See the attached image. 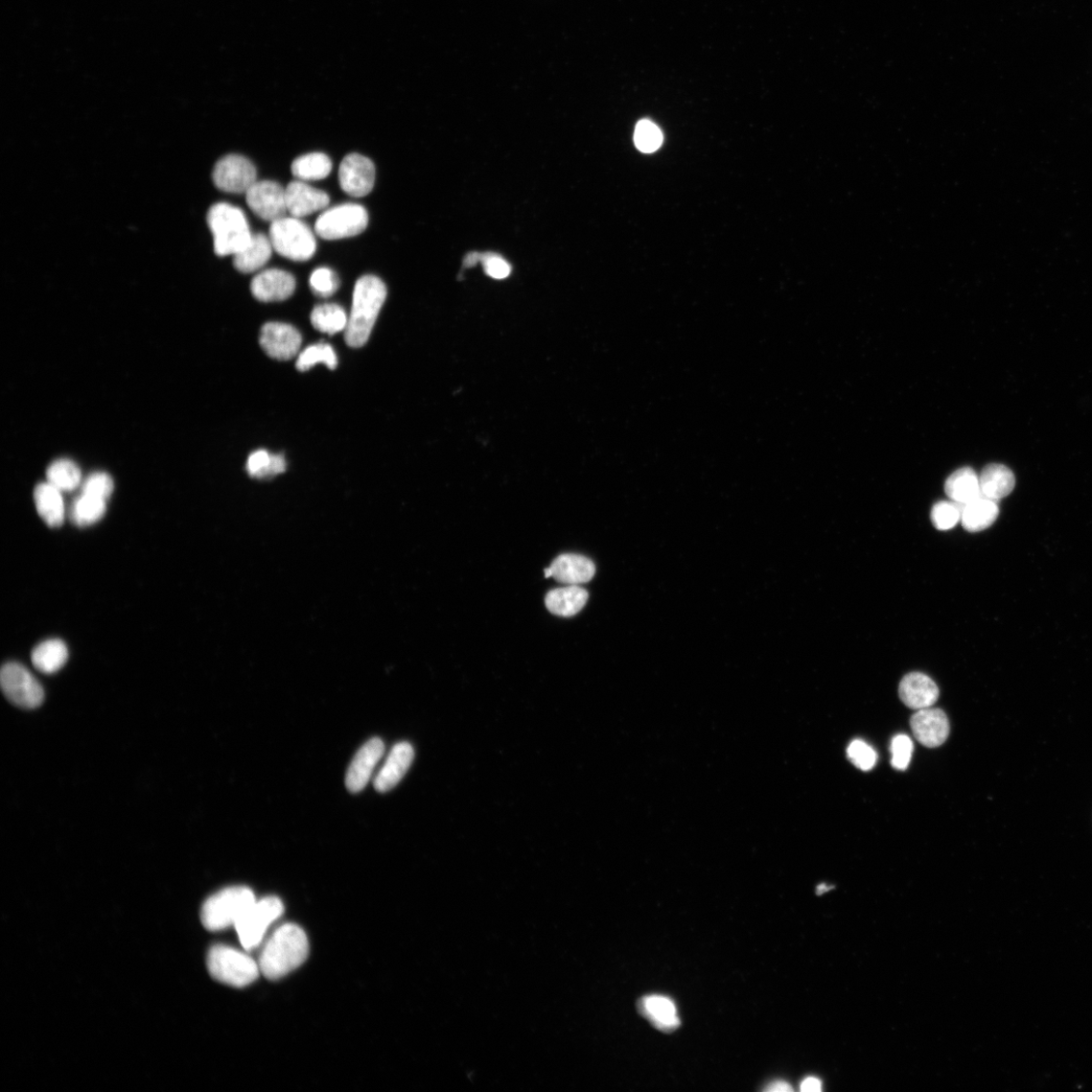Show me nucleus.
Segmentation results:
<instances>
[{
    "mask_svg": "<svg viewBox=\"0 0 1092 1092\" xmlns=\"http://www.w3.org/2000/svg\"><path fill=\"white\" fill-rule=\"evenodd\" d=\"M376 168L374 162L358 153L347 155L339 168V183L342 191L355 198L367 196L375 187Z\"/></svg>",
    "mask_w": 1092,
    "mask_h": 1092,
    "instance_id": "nucleus-12",
    "label": "nucleus"
},
{
    "mask_svg": "<svg viewBox=\"0 0 1092 1092\" xmlns=\"http://www.w3.org/2000/svg\"><path fill=\"white\" fill-rule=\"evenodd\" d=\"M847 754L857 768L862 771L872 770L878 759L876 751L861 739L852 741Z\"/></svg>",
    "mask_w": 1092,
    "mask_h": 1092,
    "instance_id": "nucleus-38",
    "label": "nucleus"
},
{
    "mask_svg": "<svg viewBox=\"0 0 1092 1092\" xmlns=\"http://www.w3.org/2000/svg\"><path fill=\"white\" fill-rule=\"evenodd\" d=\"M245 195L250 210L265 221L272 223L288 213L286 189L280 183L257 181Z\"/></svg>",
    "mask_w": 1092,
    "mask_h": 1092,
    "instance_id": "nucleus-11",
    "label": "nucleus"
},
{
    "mask_svg": "<svg viewBox=\"0 0 1092 1092\" xmlns=\"http://www.w3.org/2000/svg\"><path fill=\"white\" fill-rule=\"evenodd\" d=\"M47 479L61 492H71L80 484L81 472L75 461L61 458L50 464Z\"/></svg>",
    "mask_w": 1092,
    "mask_h": 1092,
    "instance_id": "nucleus-32",
    "label": "nucleus"
},
{
    "mask_svg": "<svg viewBox=\"0 0 1092 1092\" xmlns=\"http://www.w3.org/2000/svg\"><path fill=\"white\" fill-rule=\"evenodd\" d=\"M891 764L896 770L908 769L914 752V743L910 736L905 734L895 735L891 741Z\"/></svg>",
    "mask_w": 1092,
    "mask_h": 1092,
    "instance_id": "nucleus-39",
    "label": "nucleus"
},
{
    "mask_svg": "<svg viewBox=\"0 0 1092 1092\" xmlns=\"http://www.w3.org/2000/svg\"><path fill=\"white\" fill-rule=\"evenodd\" d=\"M640 1013L652 1025L665 1033L675 1031L680 1026L675 1005L669 997L662 995L645 996L639 1003Z\"/></svg>",
    "mask_w": 1092,
    "mask_h": 1092,
    "instance_id": "nucleus-21",
    "label": "nucleus"
},
{
    "mask_svg": "<svg viewBox=\"0 0 1092 1092\" xmlns=\"http://www.w3.org/2000/svg\"><path fill=\"white\" fill-rule=\"evenodd\" d=\"M831 889H832V888H828V887H827V886H826V885H822V886H820V887L818 888V889H817V893L821 895V894H823V893H825V892H827V891H828V890H830Z\"/></svg>",
    "mask_w": 1092,
    "mask_h": 1092,
    "instance_id": "nucleus-45",
    "label": "nucleus"
},
{
    "mask_svg": "<svg viewBox=\"0 0 1092 1092\" xmlns=\"http://www.w3.org/2000/svg\"><path fill=\"white\" fill-rule=\"evenodd\" d=\"M269 238L273 249L293 262H307L317 250L312 230L295 217H284L271 223Z\"/></svg>",
    "mask_w": 1092,
    "mask_h": 1092,
    "instance_id": "nucleus-6",
    "label": "nucleus"
},
{
    "mask_svg": "<svg viewBox=\"0 0 1092 1092\" xmlns=\"http://www.w3.org/2000/svg\"><path fill=\"white\" fill-rule=\"evenodd\" d=\"M549 568L556 580L568 585L587 583L596 573V567L588 557L574 553L557 556Z\"/></svg>",
    "mask_w": 1092,
    "mask_h": 1092,
    "instance_id": "nucleus-20",
    "label": "nucleus"
},
{
    "mask_svg": "<svg viewBox=\"0 0 1092 1092\" xmlns=\"http://www.w3.org/2000/svg\"><path fill=\"white\" fill-rule=\"evenodd\" d=\"M980 484L983 496L998 501L1013 492L1015 478L1004 464L991 463L983 471Z\"/></svg>",
    "mask_w": 1092,
    "mask_h": 1092,
    "instance_id": "nucleus-26",
    "label": "nucleus"
},
{
    "mask_svg": "<svg viewBox=\"0 0 1092 1092\" xmlns=\"http://www.w3.org/2000/svg\"><path fill=\"white\" fill-rule=\"evenodd\" d=\"M413 760L414 749L409 742L394 745L375 777L377 792L387 793L396 787L408 772Z\"/></svg>",
    "mask_w": 1092,
    "mask_h": 1092,
    "instance_id": "nucleus-18",
    "label": "nucleus"
},
{
    "mask_svg": "<svg viewBox=\"0 0 1092 1092\" xmlns=\"http://www.w3.org/2000/svg\"><path fill=\"white\" fill-rule=\"evenodd\" d=\"M250 290L255 298L265 303L288 299L296 291L292 273L282 269H266L254 276Z\"/></svg>",
    "mask_w": 1092,
    "mask_h": 1092,
    "instance_id": "nucleus-16",
    "label": "nucleus"
},
{
    "mask_svg": "<svg viewBox=\"0 0 1092 1092\" xmlns=\"http://www.w3.org/2000/svg\"><path fill=\"white\" fill-rule=\"evenodd\" d=\"M318 363H323L329 369L337 367V356L330 344L321 342L307 347L298 355L296 365L297 370L307 371Z\"/></svg>",
    "mask_w": 1092,
    "mask_h": 1092,
    "instance_id": "nucleus-34",
    "label": "nucleus"
},
{
    "mask_svg": "<svg viewBox=\"0 0 1092 1092\" xmlns=\"http://www.w3.org/2000/svg\"><path fill=\"white\" fill-rule=\"evenodd\" d=\"M386 297L387 288L381 278L375 275L359 278L355 286L352 312L344 331L348 345L359 348L366 344Z\"/></svg>",
    "mask_w": 1092,
    "mask_h": 1092,
    "instance_id": "nucleus-2",
    "label": "nucleus"
},
{
    "mask_svg": "<svg viewBox=\"0 0 1092 1092\" xmlns=\"http://www.w3.org/2000/svg\"><path fill=\"white\" fill-rule=\"evenodd\" d=\"M481 262L484 265L485 273L496 278V280H503V278H506L511 273L510 265L497 254H483Z\"/></svg>",
    "mask_w": 1092,
    "mask_h": 1092,
    "instance_id": "nucleus-41",
    "label": "nucleus"
},
{
    "mask_svg": "<svg viewBox=\"0 0 1092 1092\" xmlns=\"http://www.w3.org/2000/svg\"><path fill=\"white\" fill-rule=\"evenodd\" d=\"M939 695L937 684L922 672L908 673L899 685L901 702L915 710L932 707L938 702Z\"/></svg>",
    "mask_w": 1092,
    "mask_h": 1092,
    "instance_id": "nucleus-19",
    "label": "nucleus"
},
{
    "mask_svg": "<svg viewBox=\"0 0 1092 1092\" xmlns=\"http://www.w3.org/2000/svg\"><path fill=\"white\" fill-rule=\"evenodd\" d=\"M273 246L263 234H253L249 244L234 255V265L241 273H252L263 268L270 260Z\"/></svg>",
    "mask_w": 1092,
    "mask_h": 1092,
    "instance_id": "nucleus-24",
    "label": "nucleus"
},
{
    "mask_svg": "<svg viewBox=\"0 0 1092 1092\" xmlns=\"http://www.w3.org/2000/svg\"><path fill=\"white\" fill-rule=\"evenodd\" d=\"M206 966L214 980L234 987L251 984L261 973L260 964L244 952L222 945L208 952Z\"/></svg>",
    "mask_w": 1092,
    "mask_h": 1092,
    "instance_id": "nucleus-4",
    "label": "nucleus"
},
{
    "mask_svg": "<svg viewBox=\"0 0 1092 1092\" xmlns=\"http://www.w3.org/2000/svg\"><path fill=\"white\" fill-rule=\"evenodd\" d=\"M3 691L13 704L24 708L39 707L44 701V690L32 672L18 663H8L0 672Z\"/></svg>",
    "mask_w": 1092,
    "mask_h": 1092,
    "instance_id": "nucleus-9",
    "label": "nucleus"
},
{
    "mask_svg": "<svg viewBox=\"0 0 1092 1092\" xmlns=\"http://www.w3.org/2000/svg\"><path fill=\"white\" fill-rule=\"evenodd\" d=\"M34 499L40 517L50 527H60L65 518L62 492L50 483L35 487Z\"/></svg>",
    "mask_w": 1092,
    "mask_h": 1092,
    "instance_id": "nucleus-22",
    "label": "nucleus"
},
{
    "mask_svg": "<svg viewBox=\"0 0 1092 1092\" xmlns=\"http://www.w3.org/2000/svg\"><path fill=\"white\" fill-rule=\"evenodd\" d=\"M998 515L996 501L981 496L962 505L961 522L967 531L980 532L990 527Z\"/></svg>",
    "mask_w": 1092,
    "mask_h": 1092,
    "instance_id": "nucleus-25",
    "label": "nucleus"
},
{
    "mask_svg": "<svg viewBox=\"0 0 1092 1092\" xmlns=\"http://www.w3.org/2000/svg\"><path fill=\"white\" fill-rule=\"evenodd\" d=\"M945 492L952 502L964 505L983 496L980 477L971 468L960 469L948 478Z\"/></svg>",
    "mask_w": 1092,
    "mask_h": 1092,
    "instance_id": "nucleus-27",
    "label": "nucleus"
},
{
    "mask_svg": "<svg viewBox=\"0 0 1092 1092\" xmlns=\"http://www.w3.org/2000/svg\"><path fill=\"white\" fill-rule=\"evenodd\" d=\"M308 955L309 941L303 929L296 924H284L276 929L262 952L261 972L268 980H280L303 964Z\"/></svg>",
    "mask_w": 1092,
    "mask_h": 1092,
    "instance_id": "nucleus-1",
    "label": "nucleus"
},
{
    "mask_svg": "<svg viewBox=\"0 0 1092 1092\" xmlns=\"http://www.w3.org/2000/svg\"><path fill=\"white\" fill-rule=\"evenodd\" d=\"M911 727L915 737L927 748L942 746L950 733L947 715L932 707L918 710L911 719Z\"/></svg>",
    "mask_w": 1092,
    "mask_h": 1092,
    "instance_id": "nucleus-15",
    "label": "nucleus"
},
{
    "mask_svg": "<svg viewBox=\"0 0 1092 1092\" xmlns=\"http://www.w3.org/2000/svg\"><path fill=\"white\" fill-rule=\"evenodd\" d=\"M481 259H482V255H480L476 252L471 253V254L468 255L466 260H464V265H466L467 267L474 266L478 264V262L481 261Z\"/></svg>",
    "mask_w": 1092,
    "mask_h": 1092,
    "instance_id": "nucleus-44",
    "label": "nucleus"
},
{
    "mask_svg": "<svg viewBox=\"0 0 1092 1092\" xmlns=\"http://www.w3.org/2000/svg\"><path fill=\"white\" fill-rule=\"evenodd\" d=\"M288 213L300 219L325 210L330 203L329 196L305 181L297 180L286 188Z\"/></svg>",
    "mask_w": 1092,
    "mask_h": 1092,
    "instance_id": "nucleus-17",
    "label": "nucleus"
},
{
    "mask_svg": "<svg viewBox=\"0 0 1092 1092\" xmlns=\"http://www.w3.org/2000/svg\"><path fill=\"white\" fill-rule=\"evenodd\" d=\"M246 470L252 478H271L286 472L287 461L282 454H271L267 451L260 450L249 455Z\"/></svg>",
    "mask_w": 1092,
    "mask_h": 1092,
    "instance_id": "nucleus-31",
    "label": "nucleus"
},
{
    "mask_svg": "<svg viewBox=\"0 0 1092 1092\" xmlns=\"http://www.w3.org/2000/svg\"><path fill=\"white\" fill-rule=\"evenodd\" d=\"M332 171L331 159L324 153L314 152L296 158L292 165V173L301 181L327 178Z\"/></svg>",
    "mask_w": 1092,
    "mask_h": 1092,
    "instance_id": "nucleus-29",
    "label": "nucleus"
},
{
    "mask_svg": "<svg viewBox=\"0 0 1092 1092\" xmlns=\"http://www.w3.org/2000/svg\"><path fill=\"white\" fill-rule=\"evenodd\" d=\"M764 1090L770 1091V1092H790V1091H794V1088L792 1086H790L787 1082L776 1081V1082H773L770 1085L766 1086L764 1088Z\"/></svg>",
    "mask_w": 1092,
    "mask_h": 1092,
    "instance_id": "nucleus-43",
    "label": "nucleus"
},
{
    "mask_svg": "<svg viewBox=\"0 0 1092 1092\" xmlns=\"http://www.w3.org/2000/svg\"><path fill=\"white\" fill-rule=\"evenodd\" d=\"M258 172L244 156L232 154L217 162L213 172L216 187L229 194H246L258 181Z\"/></svg>",
    "mask_w": 1092,
    "mask_h": 1092,
    "instance_id": "nucleus-10",
    "label": "nucleus"
},
{
    "mask_svg": "<svg viewBox=\"0 0 1092 1092\" xmlns=\"http://www.w3.org/2000/svg\"><path fill=\"white\" fill-rule=\"evenodd\" d=\"M313 328L321 333L334 335L345 331L348 317L345 310L336 304L316 306L311 314Z\"/></svg>",
    "mask_w": 1092,
    "mask_h": 1092,
    "instance_id": "nucleus-30",
    "label": "nucleus"
},
{
    "mask_svg": "<svg viewBox=\"0 0 1092 1092\" xmlns=\"http://www.w3.org/2000/svg\"><path fill=\"white\" fill-rule=\"evenodd\" d=\"M113 491V481L110 476L106 473H95L90 475L82 486V494L92 497L100 498L108 501Z\"/></svg>",
    "mask_w": 1092,
    "mask_h": 1092,
    "instance_id": "nucleus-40",
    "label": "nucleus"
},
{
    "mask_svg": "<svg viewBox=\"0 0 1092 1092\" xmlns=\"http://www.w3.org/2000/svg\"><path fill=\"white\" fill-rule=\"evenodd\" d=\"M257 901L245 887L226 889L208 898L202 909V922L208 931H221L235 923Z\"/></svg>",
    "mask_w": 1092,
    "mask_h": 1092,
    "instance_id": "nucleus-5",
    "label": "nucleus"
},
{
    "mask_svg": "<svg viewBox=\"0 0 1092 1092\" xmlns=\"http://www.w3.org/2000/svg\"><path fill=\"white\" fill-rule=\"evenodd\" d=\"M283 913L284 904L280 898L271 896L255 901L234 925L243 948L246 951L257 948L268 927Z\"/></svg>",
    "mask_w": 1092,
    "mask_h": 1092,
    "instance_id": "nucleus-8",
    "label": "nucleus"
},
{
    "mask_svg": "<svg viewBox=\"0 0 1092 1092\" xmlns=\"http://www.w3.org/2000/svg\"><path fill=\"white\" fill-rule=\"evenodd\" d=\"M261 345L273 359L286 361L297 356L301 345L299 332L286 323H266L262 329Z\"/></svg>",
    "mask_w": 1092,
    "mask_h": 1092,
    "instance_id": "nucleus-13",
    "label": "nucleus"
},
{
    "mask_svg": "<svg viewBox=\"0 0 1092 1092\" xmlns=\"http://www.w3.org/2000/svg\"><path fill=\"white\" fill-rule=\"evenodd\" d=\"M962 505L942 501L934 505L931 518L934 526L942 531L954 528L961 520Z\"/></svg>",
    "mask_w": 1092,
    "mask_h": 1092,
    "instance_id": "nucleus-36",
    "label": "nucleus"
},
{
    "mask_svg": "<svg viewBox=\"0 0 1092 1092\" xmlns=\"http://www.w3.org/2000/svg\"><path fill=\"white\" fill-rule=\"evenodd\" d=\"M589 599L588 592L577 585L554 589L546 597L549 612L557 616L571 617L584 608Z\"/></svg>",
    "mask_w": 1092,
    "mask_h": 1092,
    "instance_id": "nucleus-23",
    "label": "nucleus"
},
{
    "mask_svg": "<svg viewBox=\"0 0 1092 1092\" xmlns=\"http://www.w3.org/2000/svg\"><path fill=\"white\" fill-rule=\"evenodd\" d=\"M800 1090L803 1092H820L822 1090V1082L818 1078L808 1077L801 1083Z\"/></svg>",
    "mask_w": 1092,
    "mask_h": 1092,
    "instance_id": "nucleus-42",
    "label": "nucleus"
},
{
    "mask_svg": "<svg viewBox=\"0 0 1092 1092\" xmlns=\"http://www.w3.org/2000/svg\"><path fill=\"white\" fill-rule=\"evenodd\" d=\"M339 286V278L330 268L320 267L311 274L310 288L320 297H330L337 292Z\"/></svg>",
    "mask_w": 1092,
    "mask_h": 1092,
    "instance_id": "nucleus-37",
    "label": "nucleus"
},
{
    "mask_svg": "<svg viewBox=\"0 0 1092 1092\" xmlns=\"http://www.w3.org/2000/svg\"><path fill=\"white\" fill-rule=\"evenodd\" d=\"M68 660V648L60 640H48L38 644L32 653V662L37 670L53 673L61 670Z\"/></svg>",
    "mask_w": 1092,
    "mask_h": 1092,
    "instance_id": "nucleus-28",
    "label": "nucleus"
},
{
    "mask_svg": "<svg viewBox=\"0 0 1092 1092\" xmlns=\"http://www.w3.org/2000/svg\"><path fill=\"white\" fill-rule=\"evenodd\" d=\"M635 143L643 153L657 151L663 143V134L660 128L648 120L639 122L635 132Z\"/></svg>",
    "mask_w": 1092,
    "mask_h": 1092,
    "instance_id": "nucleus-35",
    "label": "nucleus"
},
{
    "mask_svg": "<svg viewBox=\"0 0 1092 1092\" xmlns=\"http://www.w3.org/2000/svg\"><path fill=\"white\" fill-rule=\"evenodd\" d=\"M206 221L214 236V249L218 257H234L252 239L246 216L237 206L226 203H216L208 211Z\"/></svg>",
    "mask_w": 1092,
    "mask_h": 1092,
    "instance_id": "nucleus-3",
    "label": "nucleus"
},
{
    "mask_svg": "<svg viewBox=\"0 0 1092 1092\" xmlns=\"http://www.w3.org/2000/svg\"><path fill=\"white\" fill-rule=\"evenodd\" d=\"M384 754L385 743L381 738L374 737L364 743L348 766L345 784L351 793L359 794L366 787Z\"/></svg>",
    "mask_w": 1092,
    "mask_h": 1092,
    "instance_id": "nucleus-14",
    "label": "nucleus"
},
{
    "mask_svg": "<svg viewBox=\"0 0 1092 1092\" xmlns=\"http://www.w3.org/2000/svg\"><path fill=\"white\" fill-rule=\"evenodd\" d=\"M368 225V214L360 204L343 203L323 212L316 224V234L325 240H340L362 234Z\"/></svg>",
    "mask_w": 1092,
    "mask_h": 1092,
    "instance_id": "nucleus-7",
    "label": "nucleus"
},
{
    "mask_svg": "<svg viewBox=\"0 0 1092 1092\" xmlns=\"http://www.w3.org/2000/svg\"><path fill=\"white\" fill-rule=\"evenodd\" d=\"M106 511L107 501L81 494L72 507L71 517L76 525L85 527L99 522Z\"/></svg>",
    "mask_w": 1092,
    "mask_h": 1092,
    "instance_id": "nucleus-33",
    "label": "nucleus"
}]
</instances>
